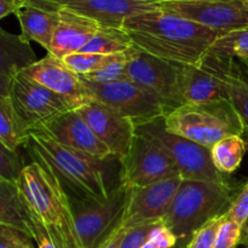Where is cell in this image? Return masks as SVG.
I'll return each mask as SVG.
<instances>
[{
	"label": "cell",
	"instance_id": "obj_1",
	"mask_svg": "<svg viewBox=\"0 0 248 248\" xmlns=\"http://www.w3.org/2000/svg\"><path fill=\"white\" fill-rule=\"evenodd\" d=\"M124 31L135 47L178 65L199 64L219 34L159 7L131 16Z\"/></svg>",
	"mask_w": 248,
	"mask_h": 248
},
{
	"label": "cell",
	"instance_id": "obj_2",
	"mask_svg": "<svg viewBox=\"0 0 248 248\" xmlns=\"http://www.w3.org/2000/svg\"><path fill=\"white\" fill-rule=\"evenodd\" d=\"M31 161L47 167L60 182L69 201L108 200L115 186H109L108 161L70 149L53 140L41 127L28 131L24 144Z\"/></svg>",
	"mask_w": 248,
	"mask_h": 248
},
{
	"label": "cell",
	"instance_id": "obj_3",
	"mask_svg": "<svg viewBox=\"0 0 248 248\" xmlns=\"http://www.w3.org/2000/svg\"><path fill=\"white\" fill-rule=\"evenodd\" d=\"M24 203L35 213L57 248H82L69 199L52 172L31 161L17 181Z\"/></svg>",
	"mask_w": 248,
	"mask_h": 248
},
{
	"label": "cell",
	"instance_id": "obj_4",
	"mask_svg": "<svg viewBox=\"0 0 248 248\" xmlns=\"http://www.w3.org/2000/svg\"><path fill=\"white\" fill-rule=\"evenodd\" d=\"M235 195L229 182L183 179L162 223L176 235L177 246L186 248L196 230L227 212Z\"/></svg>",
	"mask_w": 248,
	"mask_h": 248
},
{
	"label": "cell",
	"instance_id": "obj_5",
	"mask_svg": "<svg viewBox=\"0 0 248 248\" xmlns=\"http://www.w3.org/2000/svg\"><path fill=\"white\" fill-rule=\"evenodd\" d=\"M169 132L206 148L229 136H241L245 124L228 99L208 103H186L164 118Z\"/></svg>",
	"mask_w": 248,
	"mask_h": 248
},
{
	"label": "cell",
	"instance_id": "obj_6",
	"mask_svg": "<svg viewBox=\"0 0 248 248\" xmlns=\"http://www.w3.org/2000/svg\"><path fill=\"white\" fill-rule=\"evenodd\" d=\"M164 118L136 125V135L147 138L161 148L177 165L183 179L215 183L228 182L225 174L220 173L213 165L210 148L169 132L165 128Z\"/></svg>",
	"mask_w": 248,
	"mask_h": 248
},
{
	"label": "cell",
	"instance_id": "obj_7",
	"mask_svg": "<svg viewBox=\"0 0 248 248\" xmlns=\"http://www.w3.org/2000/svg\"><path fill=\"white\" fill-rule=\"evenodd\" d=\"M130 191L119 183L102 202L69 201L82 248H102L121 229Z\"/></svg>",
	"mask_w": 248,
	"mask_h": 248
},
{
	"label": "cell",
	"instance_id": "obj_8",
	"mask_svg": "<svg viewBox=\"0 0 248 248\" xmlns=\"http://www.w3.org/2000/svg\"><path fill=\"white\" fill-rule=\"evenodd\" d=\"M126 78L156 97L169 113L184 104L179 91L178 64L132 46L126 51Z\"/></svg>",
	"mask_w": 248,
	"mask_h": 248
},
{
	"label": "cell",
	"instance_id": "obj_9",
	"mask_svg": "<svg viewBox=\"0 0 248 248\" xmlns=\"http://www.w3.org/2000/svg\"><path fill=\"white\" fill-rule=\"evenodd\" d=\"M82 84L91 93L92 98L116 113L131 119L135 125L164 118L169 114L164 104L131 80L98 84L80 77Z\"/></svg>",
	"mask_w": 248,
	"mask_h": 248
},
{
	"label": "cell",
	"instance_id": "obj_10",
	"mask_svg": "<svg viewBox=\"0 0 248 248\" xmlns=\"http://www.w3.org/2000/svg\"><path fill=\"white\" fill-rule=\"evenodd\" d=\"M164 11L225 35L248 28V9L242 0H171L157 2Z\"/></svg>",
	"mask_w": 248,
	"mask_h": 248
},
{
	"label": "cell",
	"instance_id": "obj_11",
	"mask_svg": "<svg viewBox=\"0 0 248 248\" xmlns=\"http://www.w3.org/2000/svg\"><path fill=\"white\" fill-rule=\"evenodd\" d=\"M120 164V182L127 188H142L181 176L173 160L147 138L136 135Z\"/></svg>",
	"mask_w": 248,
	"mask_h": 248
},
{
	"label": "cell",
	"instance_id": "obj_12",
	"mask_svg": "<svg viewBox=\"0 0 248 248\" xmlns=\"http://www.w3.org/2000/svg\"><path fill=\"white\" fill-rule=\"evenodd\" d=\"M9 98L27 131L41 127L56 116L72 110L64 99L22 72L11 78Z\"/></svg>",
	"mask_w": 248,
	"mask_h": 248
},
{
	"label": "cell",
	"instance_id": "obj_13",
	"mask_svg": "<svg viewBox=\"0 0 248 248\" xmlns=\"http://www.w3.org/2000/svg\"><path fill=\"white\" fill-rule=\"evenodd\" d=\"M232 60L208 51L199 64L179 65V91L184 104L228 99L223 72Z\"/></svg>",
	"mask_w": 248,
	"mask_h": 248
},
{
	"label": "cell",
	"instance_id": "obj_14",
	"mask_svg": "<svg viewBox=\"0 0 248 248\" xmlns=\"http://www.w3.org/2000/svg\"><path fill=\"white\" fill-rule=\"evenodd\" d=\"M182 181L183 178L177 176L142 188L131 189L121 229L162 222Z\"/></svg>",
	"mask_w": 248,
	"mask_h": 248
},
{
	"label": "cell",
	"instance_id": "obj_15",
	"mask_svg": "<svg viewBox=\"0 0 248 248\" xmlns=\"http://www.w3.org/2000/svg\"><path fill=\"white\" fill-rule=\"evenodd\" d=\"M22 73L64 99L72 110H78L93 101L79 75L68 69L62 60L50 53L27 67Z\"/></svg>",
	"mask_w": 248,
	"mask_h": 248
},
{
	"label": "cell",
	"instance_id": "obj_16",
	"mask_svg": "<svg viewBox=\"0 0 248 248\" xmlns=\"http://www.w3.org/2000/svg\"><path fill=\"white\" fill-rule=\"evenodd\" d=\"M96 137L109 149L118 161L125 157L136 136V125L131 119L116 113L97 101L78 109Z\"/></svg>",
	"mask_w": 248,
	"mask_h": 248
},
{
	"label": "cell",
	"instance_id": "obj_17",
	"mask_svg": "<svg viewBox=\"0 0 248 248\" xmlns=\"http://www.w3.org/2000/svg\"><path fill=\"white\" fill-rule=\"evenodd\" d=\"M57 7H65L93 19L101 27L123 28L131 16L159 9L157 2L147 0H47Z\"/></svg>",
	"mask_w": 248,
	"mask_h": 248
},
{
	"label": "cell",
	"instance_id": "obj_18",
	"mask_svg": "<svg viewBox=\"0 0 248 248\" xmlns=\"http://www.w3.org/2000/svg\"><path fill=\"white\" fill-rule=\"evenodd\" d=\"M41 128L53 140L70 149L101 160L115 159L108 148L96 137L89 124L78 110L65 111L41 126Z\"/></svg>",
	"mask_w": 248,
	"mask_h": 248
},
{
	"label": "cell",
	"instance_id": "obj_19",
	"mask_svg": "<svg viewBox=\"0 0 248 248\" xmlns=\"http://www.w3.org/2000/svg\"><path fill=\"white\" fill-rule=\"evenodd\" d=\"M15 15L21 24L22 38L28 43L35 41L50 52L60 22V7L47 0H21Z\"/></svg>",
	"mask_w": 248,
	"mask_h": 248
},
{
	"label": "cell",
	"instance_id": "obj_20",
	"mask_svg": "<svg viewBox=\"0 0 248 248\" xmlns=\"http://www.w3.org/2000/svg\"><path fill=\"white\" fill-rule=\"evenodd\" d=\"M99 28L101 26L93 19L65 7H60V22L47 53L62 60L64 56L79 52Z\"/></svg>",
	"mask_w": 248,
	"mask_h": 248
},
{
	"label": "cell",
	"instance_id": "obj_21",
	"mask_svg": "<svg viewBox=\"0 0 248 248\" xmlns=\"http://www.w3.org/2000/svg\"><path fill=\"white\" fill-rule=\"evenodd\" d=\"M36 61L31 43L0 27V72L14 77Z\"/></svg>",
	"mask_w": 248,
	"mask_h": 248
},
{
	"label": "cell",
	"instance_id": "obj_22",
	"mask_svg": "<svg viewBox=\"0 0 248 248\" xmlns=\"http://www.w3.org/2000/svg\"><path fill=\"white\" fill-rule=\"evenodd\" d=\"M28 210L18 184L0 176V223L11 225L31 235Z\"/></svg>",
	"mask_w": 248,
	"mask_h": 248
},
{
	"label": "cell",
	"instance_id": "obj_23",
	"mask_svg": "<svg viewBox=\"0 0 248 248\" xmlns=\"http://www.w3.org/2000/svg\"><path fill=\"white\" fill-rule=\"evenodd\" d=\"M132 46L130 35L123 28L101 27L79 52L120 55L130 50Z\"/></svg>",
	"mask_w": 248,
	"mask_h": 248
},
{
	"label": "cell",
	"instance_id": "obj_24",
	"mask_svg": "<svg viewBox=\"0 0 248 248\" xmlns=\"http://www.w3.org/2000/svg\"><path fill=\"white\" fill-rule=\"evenodd\" d=\"M211 160L223 174H232L241 165L246 153V144L241 136H229L211 148Z\"/></svg>",
	"mask_w": 248,
	"mask_h": 248
},
{
	"label": "cell",
	"instance_id": "obj_25",
	"mask_svg": "<svg viewBox=\"0 0 248 248\" xmlns=\"http://www.w3.org/2000/svg\"><path fill=\"white\" fill-rule=\"evenodd\" d=\"M28 131L17 116L9 97L0 99V142L12 152L24 147Z\"/></svg>",
	"mask_w": 248,
	"mask_h": 248
},
{
	"label": "cell",
	"instance_id": "obj_26",
	"mask_svg": "<svg viewBox=\"0 0 248 248\" xmlns=\"http://www.w3.org/2000/svg\"><path fill=\"white\" fill-rule=\"evenodd\" d=\"M227 98L248 127V80L244 78L234 60L230 61L223 72Z\"/></svg>",
	"mask_w": 248,
	"mask_h": 248
},
{
	"label": "cell",
	"instance_id": "obj_27",
	"mask_svg": "<svg viewBox=\"0 0 248 248\" xmlns=\"http://www.w3.org/2000/svg\"><path fill=\"white\" fill-rule=\"evenodd\" d=\"M123 55V53H120ZM120 55H101L91 52H74L64 56L62 62L65 67L77 75H89L107 67Z\"/></svg>",
	"mask_w": 248,
	"mask_h": 248
},
{
	"label": "cell",
	"instance_id": "obj_28",
	"mask_svg": "<svg viewBox=\"0 0 248 248\" xmlns=\"http://www.w3.org/2000/svg\"><path fill=\"white\" fill-rule=\"evenodd\" d=\"M210 51L222 57L246 60L248 58V28L237 29L219 36Z\"/></svg>",
	"mask_w": 248,
	"mask_h": 248
},
{
	"label": "cell",
	"instance_id": "obj_29",
	"mask_svg": "<svg viewBox=\"0 0 248 248\" xmlns=\"http://www.w3.org/2000/svg\"><path fill=\"white\" fill-rule=\"evenodd\" d=\"M90 81L98 84H109V82L120 81L127 79L126 78V52L119 56L115 61L109 63L107 67L91 73L89 75H80Z\"/></svg>",
	"mask_w": 248,
	"mask_h": 248
},
{
	"label": "cell",
	"instance_id": "obj_30",
	"mask_svg": "<svg viewBox=\"0 0 248 248\" xmlns=\"http://www.w3.org/2000/svg\"><path fill=\"white\" fill-rule=\"evenodd\" d=\"M223 218H224V215L218 216L206 223L200 229L196 230L186 248H215L217 232L220 223L223 222Z\"/></svg>",
	"mask_w": 248,
	"mask_h": 248
},
{
	"label": "cell",
	"instance_id": "obj_31",
	"mask_svg": "<svg viewBox=\"0 0 248 248\" xmlns=\"http://www.w3.org/2000/svg\"><path fill=\"white\" fill-rule=\"evenodd\" d=\"M23 167L18 152H12L0 142V176L17 183Z\"/></svg>",
	"mask_w": 248,
	"mask_h": 248
},
{
	"label": "cell",
	"instance_id": "obj_32",
	"mask_svg": "<svg viewBox=\"0 0 248 248\" xmlns=\"http://www.w3.org/2000/svg\"><path fill=\"white\" fill-rule=\"evenodd\" d=\"M241 239V225L224 216L217 232L215 248H237Z\"/></svg>",
	"mask_w": 248,
	"mask_h": 248
},
{
	"label": "cell",
	"instance_id": "obj_33",
	"mask_svg": "<svg viewBox=\"0 0 248 248\" xmlns=\"http://www.w3.org/2000/svg\"><path fill=\"white\" fill-rule=\"evenodd\" d=\"M0 248H35L33 239L22 230L0 223Z\"/></svg>",
	"mask_w": 248,
	"mask_h": 248
},
{
	"label": "cell",
	"instance_id": "obj_34",
	"mask_svg": "<svg viewBox=\"0 0 248 248\" xmlns=\"http://www.w3.org/2000/svg\"><path fill=\"white\" fill-rule=\"evenodd\" d=\"M224 216L229 219L239 223L242 227L248 217V182L241 186L239 193L235 195L234 200L232 201V205L224 213Z\"/></svg>",
	"mask_w": 248,
	"mask_h": 248
},
{
	"label": "cell",
	"instance_id": "obj_35",
	"mask_svg": "<svg viewBox=\"0 0 248 248\" xmlns=\"http://www.w3.org/2000/svg\"><path fill=\"white\" fill-rule=\"evenodd\" d=\"M157 224L159 223H149L127 229L121 241L120 248H140L145 242L149 241L150 234Z\"/></svg>",
	"mask_w": 248,
	"mask_h": 248
},
{
	"label": "cell",
	"instance_id": "obj_36",
	"mask_svg": "<svg viewBox=\"0 0 248 248\" xmlns=\"http://www.w3.org/2000/svg\"><path fill=\"white\" fill-rule=\"evenodd\" d=\"M27 206V205H26ZM28 210V217H29V229H31V239L35 241L36 248H57L53 244L52 239H51L50 234L46 230V228L44 227L43 223L40 222L38 217L35 216V213L31 210Z\"/></svg>",
	"mask_w": 248,
	"mask_h": 248
},
{
	"label": "cell",
	"instance_id": "obj_37",
	"mask_svg": "<svg viewBox=\"0 0 248 248\" xmlns=\"http://www.w3.org/2000/svg\"><path fill=\"white\" fill-rule=\"evenodd\" d=\"M149 241L156 248H173L177 246V237L164 223H159L152 232Z\"/></svg>",
	"mask_w": 248,
	"mask_h": 248
},
{
	"label": "cell",
	"instance_id": "obj_38",
	"mask_svg": "<svg viewBox=\"0 0 248 248\" xmlns=\"http://www.w3.org/2000/svg\"><path fill=\"white\" fill-rule=\"evenodd\" d=\"M11 78L12 77H9V75L0 72V99H4L6 97H9Z\"/></svg>",
	"mask_w": 248,
	"mask_h": 248
},
{
	"label": "cell",
	"instance_id": "obj_39",
	"mask_svg": "<svg viewBox=\"0 0 248 248\" xmlns=\"http://www.w3.org/2000/svg\"><path fill=\"white\" fill-rule=\"evenodd\" d=\"M125 232H126L125 229H120L102 248H120L121 241H123Z\"/></svg>",
	"mask_w": 248,
	"mask_h": 248
},
{
	"label": "cell",
	"instance_id": "obj_40",
	"mask_svg": "<svg viewBox=\"0 0 248 248\" xmlns=\"http://www.w3.org/2000/svg\"><path fill=\"white\" fill-rule=\"evenodd\" d=\"M240 245L248 246V217L241 227V239H240Z\"/></svg>",
	"mask_w": 248,
	"mask_h": 248
},
{
	"label": "cell",
	"instance_id": "obj_41",
	"mask_svg": "<svg viewBox=\"0 0 248 248\" xmlns=\"http://www.w3.org/2000/svg\"><path fill=\"white\" fill-rule=\"evenodd\" d=\"M241 137L244 138L245 144H246V152H248V127H246V126H245V130L244 132H242Z\"/></svg>",
	"mask_w": 248,
	"mask_h": 248
},
{
	"label": "cell",
	"instance_id": "obj_42",
	"mask_svg": "<svg viewBox=\"0 0 248 248\" xmlns=\"http://www.w3.org/2000/svg\"><path fill=\"white\" fill-rule=\"evenodd\" d=\"M140 248H156V247H155V245L153 244V242L148 241V242H145V244L143 245V246L140 247Z\"/></svg>",
	"mask_w": 248,
	"mask_h": 248
},
{
	"label": "cell",
	"instance_id": "obj_43",
	"mask_svg": "<svg viewBox=\"0 0 248 248\" xmlns=\"http://www.w3.org/2000/svg\"><path fill=\"white\" fill-rule=\"evenodd\" d=\"M240 61H241L242 64H244L245 67H246L247 69H248V58H246V60H240Z\"/></svg>",
	"mask_w": 248,
	"mask_h": 248
},
{
	"label": "cell",
	"instance_id": "obj_44",
	"mask_svg": "<svg viewBox=\"0 0 248 248\" xmlns=\"http://www.w3.org/2000/svg\"><path fill=\"white\" fill-rule=\"evenodd\" d=\"M150 2H161V1H171V0H147Z\"/></svg>",
	"mask_w": 248,
	"mask_h": 248
},
{
	"label": "cell",
	"instance_id": "obj_45",
	"mask_svg": "<svg viewBox=\"0 0 248 248\" xmlns=\"http://www.w3.org/2000/svg\"><path fill=\"white\" fill-rule=\"evenodd\" d=\"M242 2H244V4L246 5V7L248 9V0H242Z\"/></svg>",
	"mask_w": 248,
	"mask_h": 248
},
{
	"label": "cell",
	"instance_id": "obj_46",
	"mask_svg": "<svg viewBox=\"0 0 248 248\" xmlns=\"http://www.w3.org/2000/svg\"><path fill=\"white\" fill-rule=\"evenodd\" d=\"M247 248H248V246H247Z\"/></svg>",
	"mask_w": 248,
	"mask_h": 248
}]
</instances>
